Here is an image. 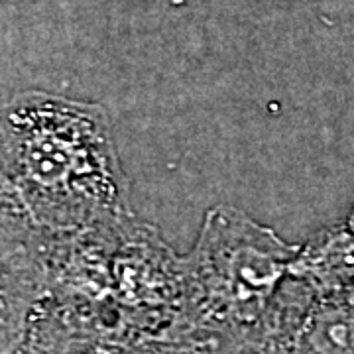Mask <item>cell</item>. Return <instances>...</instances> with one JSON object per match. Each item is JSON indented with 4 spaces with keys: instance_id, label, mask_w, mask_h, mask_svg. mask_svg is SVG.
<instances>
[{
    "instance_id": "1",
    "label": "cell",
    "mask_w": 354,
    "mask_h": 354,
    "mask_svg": "<svg viewBox=\"0 0 354 354\" xmlns=\"http://www.w3.org/2000/svg\"><path fill=\"white\" fill-rule=\"evenodd\" d=\"M2 223L46 236L134 215L130 181L99 102L22 91L2 109Z\"/></svg>"
},
{
    "instance_id": "2",
    "label": "cell",
    "mask_w": 354,
    "mask_h": 354,
    "mask_svg": "<svg viewBox=\"0 0 354 354\" xmlns=\"http://www.w3.org/2000/svg\"><path fill=\"white\" fill-rule=\"evenodd\" d=\"M299 246L234 207H215L185 260V321L218 354H242L256 339Z\"/></svg>"
}]
</instances>
